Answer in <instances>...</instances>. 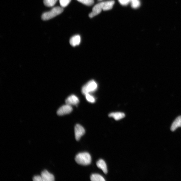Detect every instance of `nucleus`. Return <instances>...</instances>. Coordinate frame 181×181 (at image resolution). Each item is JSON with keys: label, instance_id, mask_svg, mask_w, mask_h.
<instances>
[{"label": "nucleus", "instance_id": "14", "mask_svg": "<svg viewBox=\"0 0 181 181\" xmlns=\"http://www.w3.org/2000/svg\"><path fill=\"white\" fill-rule=\"evenodd\" d=\"M90 179L92 181H104V178L100 174H94L90 176Z\"/></svg>", "mask_w": 181, "mask_h": 181}, {"label": "nucleus", "instance_id": "1", "mask_svg": "<svg viewBox=\"0 0 181 181\" xmlns=\"http://www.w3.org/2000/svg\"><path fill=\"white\" fill-rule=\"evenodd\" d=\"M75 161L79 165H88L91 162V157L88 153H81L76 155Z\"/></svg>", "mask_w": 181, "mask_h": 181}, {"label": "nucleus", "instance_id": "10", "mask_svg": "<svg viewBox=\"0 0 181 181\" xmlns=\"http://www.w3.org/2000/svg\"><path fill=\"white\" fill-rule=\"evenodd\" d=\"M97 166L99 168L103 171L104 173L107 174L108 172L106 164L102 159L99 160L96 163Z\"/></svg>", "mask_w": 181, "mask_h": 181}, {"label": "nucleus", "instance_id": "18", "mask_svg": "<svg viewBox=\"0 0 181 181\" xmlns=\"http://www.w3.org/2000/svg\"><path fill=\"white\" fill-rule=\"evenodd\" d=\"M61 6L62 7H67L70 3L71 0H59Z\"/></svg>", "mask_w": 181, "mask_h": 181}, {"label": "nucleus", "instance_id": "22", "mask_svg": "<svg viewBox=\"0 0 181 181\" xmlns=\"http://www.w3.org/2000/svg\"><path fill=\"white\" fill-rule=\"evenodd\" d=\"M99 1H103V0H98Z\"/></svg>", "mask_w": 181, "mask_h": 181}, {"label": "nucleus", "instance_id": "19", "mask_svg": "<svg viewBox=\"0 0 181 181\" xmlns=\"http://www.w3.org/2000/svg\"><path fill=\"white\" fill-rule=\"evenodd\" d=\"M86 100L89 102L91 103H94L95 102V98L93 96L90 95L89 94H88L85 95Z\"/></svg>", "mask_w": 181, "mask_h": 181}, {"label": "nucleus", "instance_id": "13", "mask_svg": "<svg viewBox=\"0 0 181 181\" xmlns=\"http://www.w3.org/2000/svg\"><path fill=\"white\" fill-rule=\"evenodd\" d=\"M115 3V1L113 0L104 2L103 10H111Z\"/></svg>", "mask_w": 181, "mask_h": 181}, {"label": "nucleus", "instance_id": "11", "mask_svg": "<svg viewBox=\"0 0 181 181\" xmlns=\"http://www.w3.org/2000/svg\"><path fill=\"white\" fill-rule=\"evenodd\" d=\"M109 117H112L116 120H120L125 117L124 113L121 112H116L110 113L109 114Z\"/></svg>", "mask_w": 181, "mask_h": 181}, {"label": "nucleus", "instance_id": "3", "mask_svg": "<svg viewBox=\"0 0 181 181\" xmlns=\"http://www.w3.org/2000/svg\"><path fill=\"white\" fill-rule=\"evenodd\" d=\"M97 88V83L94 80H90L83 86L82 89V92L83 94L85 95L95 91Z\"/></svg>", "mask_w": 181, "mask_h": 181}, {"label": "nucleus", "instance_id": "8", "mask_svg": "<svg viewBox=\"0 0 181 181\" xmlns=\"http://www.w3.org/2000/svg\"><path fill=\"white\" fill-rule=\"evenodd\" d=\"M79 102V98L75 95H72L68 97L66 100V104L70 105H76Z\"/></svg>", "mask_w": 181, "mask_h": 181}, {"label": "nucleus", "instance_id": "2", "mask_svg": "<svg viewBox=\"0 0 181 181\" xmlns=\"http://www.w3.org/2000/svg\"><path fill=\"white\" fill-rule=\"evenodd\" d=\"M63 7H54L49 12L44 13L42 14L41 18L43 20H48L59 15L63 12Z\"/></svg>", "mask_w": 181, "mask_h": 181}, {"label": "nucleus", "instance_id": "15", "mask_svg": "<svg viewBox=\"0 0 181 181\" xmlns=\"http://www.w3.org/2000/svg\"><path fill=\"white\" fill-rule=\"evenodd\" d=\"M58 0H43L45 6L47 7H52L54 5Z\"/></svg>", "mask_w": 181, "mask_h": 181}, {"label": "nucleus", "instance_id": "20", "mask_svg": "<svg viewBox=\"0 0 181 181\" xmlns=\"http://www.w3.org/2000/svg\"><path fill=\"white\" fill-rule=\"evenodd\" d=\"M120 4L123 6H126L130 2V0H118Z\"/></svg>", "mask_w": 181, "mask_h": 181}, {"label": "nucleus", "instance_id": "6", "mask_svg": "<svg viewBox=\"0 0 181 181\" xmlns=\"http://www.w3.org/2000/svg\"><path fill=\"white\" fill-rule=\"evenodd\" d=\"M85 133L83 127L80 124H77L75 128V137L76 140L78 141Z\"/></svg>", "mask_w": 181, "mask_h": 181}, {"label": "nucleus", "instance_id": "7", "mask_svg": "<svg viewBox=\"0 0 181 181\" xmlns=\"http://www.w3.org/2000/svg\"><path fill=\"white\" fill-rule=\"evenodd\" d=\"M43 181H53L55 177L53 175L46 170L42 171L41 175Z\"/></svg>", "mask_w": 181, "mask_h": 181}, {"label": "nucleus", "instance_id": "5", "mask_svg": "<svg viewBox=\"0 0 181 181\" xmlns=\"http://www.w3.org/2000/svg\"><path fill=\"white\" fill-rule=\"evenodd\" d=\"M104 2H101L93 7L92 12L90 13L89 15V16L90 18H92L93 17L98 15L103 10V6L104 5Z\"/></svg>", "mask_w": 181, "mask_h": 181}, {"label": "nucleus", "instance_id": "9", "mask_svg": "<svg viewBox=\"0 0 181 181\" xmlns=\"http://www.w3.org/2000/svg\"><path fill=\"white\" fill-rule=\"evenodd\" d=\"M81 41V37L79 35H76L72 37L70 40V43L72 46L75 47L80 44Z\"/></svg>", "mask_w": 181, "mask_h": 181}, {"label": "nucleus", "instance_id": "21", "mask_svg": "<svg viewBox=\"0 0 181 181\" xmlns=\"http://www.w3.org/2000/svg\"><path fill=\"white\" fill-rule=\"evenodd\" d=\"M33 180L34 181H43L41 176L37 175L33 178Z\"/></svg>", "mask_w": 181, "mask_h": 181}, {"label": "nucleus", "instance_id": "17", "mask_svg": "<svg viewBox=\"0 0 181 181\" xmlns=\"http://www.w3.org/2000/svg\"><path fill=\"white\" fill-rule=\"evenodd\" d=\"M77 1L87 6H90L94 4V0H77Z\"/></svg>", "mask_w": 181, "mask_h": 181}, {"label": "nucleus", "instance_id": "12", "mask_svg": "<svg viewBox=\"0 0 181 181\" xmlns=\"http://www.w3.org/2000/svg\"><path fill=\"white\" fill-rule=\"evenodd\" d=\"M180 127H181V116L178 117L172 123L171 130L172 132L174 131Z\"/></svg>", "mask_w": 181, "mask_h": 181}, {"label": "nucleus", "instance_id": "16", "mask_svg": "<svg viewBox=\"0 0 181 181\" xmlns=\"http://www.w3.org/2000/svg\"><path fill=\"white\" fill-rule=\"evenodd\" d=\"M132 7L133 8H137L139 7L141 4L139 0H131Z\"/></svg>", "mask_w": 181, "mask_h": 181}, {"label": "nucleus", "instance_id": "4", "mask_svg": "<svg viewBox=\"0 0 181 181\" xmlns=\"http://www.w3.org/2000/svg\"><path fill=\"white\" fill-rule=\"evenodd\" d=\"M73 110L72 106L66 104L62 106L58 109L57 112V114L59 116L69 114L72 112Z\"/></svg>", "mask_w": 181, "mask_h": 181}]
</instances>
